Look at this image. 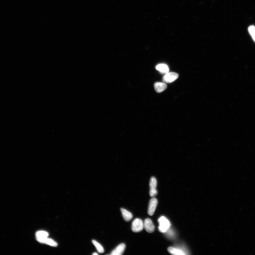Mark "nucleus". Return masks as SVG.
Listing matches in <instances>:
<instances>
[{
	"mask_svg": "<svg viewBox=\"0 0 255 255\" xmlns=\"http://www.w3.org/2000/svg\"><path fill=\"white\" fill-rule=\"evenodd\" d=\"M248 31L249 34L255 42V26L254 25L250 26L248 28Z\"/></svg>",
	"mask_w": 255,
	"mask_h": 255,
	"instance_id": "obj_14",
	"label": "nucleus"
},
{
	"mask_svg": "<svg viewBox=\"0 0 255 255\" xmlns=\"http://www.w3.org/2000/svg\"><path fill=\"white\" fill-rule=\"evenodd\" d=\"M49 236V234L47 232L39 231L36 233V237L38 238H45Z\"/></svg>",
	"mask_w": 255,
	"mask_h": 255,
	"instance_id": "obj_15",
	"label": "nucleus"
},
{
	"mask_svg": "<svg viewBox=\"0 0 255 255\" xmlns=\"http://www.w3.org/2000/svg\"><path fill=\"white\" fill-rule=\"evenodd\" d=\"M93 254V255H98V254H97V253H94V254Z\"/></svg>",
	"mask_w": 255,
	"mask_h": 255,
	"instance_id": "obj_16",
	"label": "nucleus"
},
{
	"mask_svg": "<svg viewBox=\"0 0 255 255\" xmlns=\"http://www.w3.org/2000/svg\"><path fill=\"white\" fill-rule=\"evenodd\" d=\"M125 248V245L124 243H121L116 248L113 250L111 253V255H121L123 254Z\"/></svg>",
	"mask_w": 255,
	"mask_h": 255,
	"instance_id": "obj_7",
	"label": "nucleus"
},
{
	"mask_svg": "<svg viewBox=\"0 0 255 255\" xmlns=\"http://www.w3.org/2000/svg\"><path fill=\"white\" fill-rule=\"evenodd\" d=\"M144 227V223L142 220L137 218L133 221L132 225V229L134 232H139L142 230Z\"/></svg>",
	"mask_w": 255,
	"mask_h": 255,
	"instance_id": "obj_2",
	"label": "nucleus"
},
{
	"mask_svg": "<svg viewBox=\"0 0 255 255\" xmlns=\"http://www.w3.org/2000/svg\"><path fill=\"white\" fill-rule=\"evenodd\" d=\"M158 221L159 223L158 229L160 231L163 233L166 232L171 225L169 220L164 216H162L158 219Z\"/></svg>",
	"mask_w": 255,
	"mask_h": 255,
	"instance_id": "obj_1",
	"label": "nucleus"
},
{
	"mask_svg": "<svg viewBox=\"0 0 255 255\" xmlns=\"http://www.w3.org/2000/svg\"><path fill=\"white\" fill-rule=\"evenodd\" d=\"M121 211L123 219L125 221H129L132 219L133 215L130 212L123 208L121 209Z\"/></svg>",
	"mask_w": 255,
	"mask_h": 255,
	"instance_id": "obj_10",
	"label": "nucleus"
},
{
	"mask_svg": "<svg viewBox=\"0 0 255 255\" xmlns=\"http://www.w3.org/2000/svg\"><path fill=\"white\" fill-rule=\"evenodd\" d=\"M168 250L169 253L175 255H183L185 254L182 251L174 248L173 247H169L168 249Z\"/></svg>",
	"mask_w": 255,
	"mask_h": 255,
	"instance_id": "obj_12",
	"label": "nucleus"
},
{
	"mask_svg": "<svg viewBox=\"0 0 255 255\" xmlns=\"http://www.w3.org/2000/svg\"><path fill=\"white\" fill-rule=\"evenodd\" d=\"M156 69L162 74H166L169 72V67L165 64H160L156 66Z\"/></svg>",
	"mask_w": 255,
	"mask_h": 255,
	"instance_id": "obj_11",
	"label": "nucleus"
},
{
	"mask_svg": "<svg viewBox=\"0 0 255 255\" xmlns=\"http://www.w3.org/2000/svg\"><path fill=\"white\" fill-rule=\"evenodd\" d=\"M144 227L148 233H152L155 230V227L151 220L149 218L145 219L144 223Z\"/></svg>",
	"mask_w": 255,
	"mask_h": 255,
	"instance_id": "obj_6",
	"label": "nucleus"
},
{
	"mask_svg": "<svg viewBox=\"0 0 255 255\" xmlns=\"http://www.w3.org/2000/svg\"><path fill=\"white\" fill-rule=\"evenodd\" d=\"M179 75L175 72H168L165 74L163 77V81L164 82L171 83L173 82L178 78Z\"/></svg>",
	"mask_w": 255,
	"mask_h": 255,
	"instance_id": "obj_4",
	"label": "nucleus"
},
{
	"mask_svg": "<svg viewBox=\"0 0 255 255\" xmlns=\"http://www.w3.org/2000/svg\"><path fill=\"white\" fill-rule=\"evenodd\" d=\"M36 239L38 242L40 243H45L46 244L50 246L56 247L57 246V244L55 241L52 239L45 238H38L36 237Z\"/></svg>",
	"mask_w": 255,
	"mask_h": 255,
	"instance_id": "obj_8",
	"label": "nucleus"
},
{
	"mask_svg": "<svg viewBox=\"0 0 255 255\" xmlns=\"http://www.w3.org/2000/svg\"><path fill=\"white\" fill-rule=\"evenodd\" d=\"M157 185V181L156 178L154 177H152L151 178L150 183V196L152 198H154L157 194V191L156 190Z\"/></svg>",
	"mask_w": 255,
	"mask_h": 255,
	"instance_id": "obj_3",
	"label": "nucleus"
},
{
	"mask_svg": "<svg viewBox=\"0 0 255 255\" xmlns=\"http://www.w3.org/2000/svg\"><path fill=\"white\" fill-rule=\"evenodd\" d=\"M158 204L157 199L153 198L150 200L149 203L148 213L150 215H153L155 211L156 207Z\"/></svg>",
	"mask_w": 255,
	"mask_h": 255,
	"instance_id": "obj_5",
	"label": "nucleus"
},
{
	"mask_svg": "<svg viewBox=\"0 0 255 255\" xmlns=\"http://www.w3.org/2000/svg\"><path fill=\"white\" fill-rule=\"evenodd\" d=\"M92 242L94 246L96 247L98 253H100V254H102V253H103L104 252V250L103 247L101 246V245L100 243L94 240H92Z\"/></svg>",
	"mask_w": 255,
	"mask_h": 255,
	"instance_id": "obj_13",
	"label": "nucleus"
},
{
	"mask_svg": "<svg viewBox=\"0 0 255 255\" xmlns=\"http://www.w3.org/2000/svg\"><path fill=\"white\" fill-rule=\"evenodd\" d=\"M154 88L157 93H161L167 88V86L165 83L156 82L154 84Z\"/></svg>",
	"mask_w": 255,
	"mask_h": 255,
	"instance_id": "obj_9",
	"label": "nucleus"
}]
</instances>
